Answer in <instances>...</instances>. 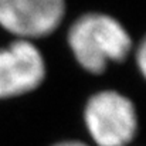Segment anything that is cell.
Listing matches in <instances>:
<instances>
[{"instance_id": "1", "label": "cell", "mask_w": 146, "mask_h": 146, "mask_svg": "<svg viewBox=\"0 0 146 146\" xmlns=\"http://www.w3.org/2000/svg\"><path fill=\"white\" fill-rule=\"evenodd\" d=\"M68 47L75 61L91 74H102L109 64L122 62L132 51L123 24L105 13H87L68 30Z\"/></svg>"}, {"instance_id": "2", "label": "cell", "mask_w": 146, "mask_h": 146, "mask_svg": "<svg viewBox=\"0 0 146 146\" xmlns=\"http://www.w3.org/2000/svg\"><path fill=\"white\" fill-rule=\"evenodd\" d=\"M84 123L97 146H129L136 138L139 119L133 102L115 90H104L88 98Z\"/></svg>"}, {"instance_id": "3", "label": "cell", "mask_w": 146, "mask_h": 146, "mask_svg": "<svg viewBox=\"0 0 146 146\" xmlns=\"http://www.w3.org/2000/svg\"><path fill=\"white\" fill-rule=\"evenodd\" d=\"M46 75V58L34 41L16 38L0 48V99L36 91Z\"/></svg>"}, {"instance_id": "4", "label": "cell", "mask_w": 146, "mask_h": 146, "mask_svg": "<svg viewBox=\"0 0 146 146\" xmlns=\"http://www.w3.org/2000/svg\"><path fill=\"white\" fill-rule=\"evenodd\" d=\"M64 14L65 0H0V27L21 40L52 34Z\"/></svg>"}, {"instance_id": "5", "label": "cell", "mask_w": 146, "mask_h": 146, "mask_svg": "<svg viewBox=\"0 0 146 146\" xmlns=\"http://www.w3.org/2000/svg\"><path fill=\"white\" fill-rule=\"evenodd\" d=\"M135 58H136V65L139 68V71L142 72V75H145L146 72V46L145 41H141L138 48L135 50Z\"/></svg>"}, {"instance_id": "6", "label": "cell", "mask_w": 146, "mask_h": 146, "mask_svg": "<svg viewBox=\"0 0 146 146\" xmlns=\"http://www.w3.org/2000/svg\"><path fill=\"white\" fill-rule=\"evenodd\" d=\"M52 146H90L85 142H81V141H62V142H58Z\"/></svg>"}]
</instances>
